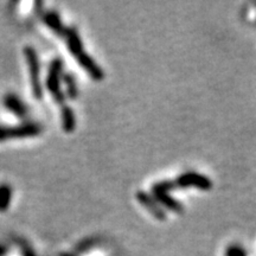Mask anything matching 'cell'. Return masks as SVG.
I'll list each match as a JSON object with an SVG mask.
<instances>
[{"label": "cell", "mask_w": 256, "mask_h": 256, "mask_svg": "<svg viewBox=\"0 0 256 256\" xmlns=\"http://www.w3.org/2000/svg\"><path fill=\"white\" fill-rule=\"evenodd\" d=\"M62 75H63V62L62 60L55 58L50 63L49 72H48L46 78V87L49 92L55 98V101L60 106L66 104V95L62 92L60 84H62Z\"/></svg>", "instance_id": "cell-1"}, {"label": "cell", "mask_w": 256, "mask_h": 256, "mask_svg": "<svg viewBox=\"0 0 256 256\" xmlns=\"http://www.w3.org/2000/svg\"><path fill=\"white\" fill-rule=\"evenodd\" d=\"M24 55L28 66V72H30L32 92H34V98L40 100L43 98V86H42L40 81V64L38 55L32 46H25Z\"/></svg>", "instance_id": "cell-2"}, {"label": "cell", "mask_w": 256, "mask_h": 256, "mask_svg": "<svg viewBox=\"0 0 256 256\" xmlns=\"http://www.w3.org/2000/svg\"><path fill=\"white\" fill-rule=\"evenodd\" d=\"M42 133V126L34 122H28L16 127L0 126V142L14 138H32Z\"/></svg>", "instance_id": "cell-3"}, {"label": "cell", "mask_w": 256, "mask_h": 256, "mask_svg": "<svg viewBox=\"0 0 256 256\" xmlns=\"http://www.w3.org/2000/svg\"><path fill=\"white\" fill-rule=\"evenodd\" d=\"M174 185V188H197L200 190L209 191L212 188V182L210 178L197 172H185L176 178Z\"/></svg>", "instance_id": "cell-4"}, {"label": "cell", "mask_w": 256, "mask_h": 256, "mask_svg": "<svg viewBox=\"0 0 256 256\" xmlns=\"http://www.w3.org/2000/svg\"><path fill=\"white\" fill-rule=\"evenodd\" d=\"M74 57H75V60H78L80 66H81L82 68L89 74V76H90L92 80H95V81H102V80L104 78V70L98 66V64L96 63L84 50L81 51V52H78V55Z\"/></svg>", "instance_id": "cell-5"}, {"label": "cell", "mask_w": 256, "mask_h": 256, "mask_svg": "<svg viewBox=\"0 0 256 256\" xmlns=\"http://www.w3.org/2000/svg\"><path fill=\"white\" fill-rule=\"evenodd\" d=\"M136 200L142 206H144L148 211L150 214H152L156 220H166V212L162 206H159V203L153 198L151 194H146L144 191H139L136 194Z\"/></svg>", "instance_id": "cell-6"}, {"label": "cell", "mask_w": 256, "mask_h": 256, "mask_svg": "<svg viewBox=\"0 0 256 256\" xmlns=\"http://www.w3.org/2000/svg\"><path fill=\"white\" fill-rule=\"evenodd\" d=\"M153 194V198L158 202L159 204H162V206H165L166 209H170L174 212L177 214H182L184 211V206L178 202L177 200H174L171 194H168V191H159V190H152Z\"/></svg>", "instance_id": "cell-7"}, {"label": "cell", "mask_w": 256, "mask_h": 256, "mask_svg": "<svg viewBox=\"0 0 256 256\" xmlns=\"http://www.w3.org/2000/svg\"><path fill=\"white\" fill-rule=\"evenodd\" d=\"M4 106L6 110L14 113L16 116L20 118V119H23L28 115L26 106L16 94H6L4 98Z\"/></svg>", "instance_id": "cell-8"}, {"label": "cell", "mask_w": 256, "mask_h": 256, "mask_svg": "<svg viewBox=\"0 0 256 256\" xmlns=\"http://www.w3.org/2000/svg\"><path fill=\"white\" fill-rule=\"evenodd\" d=\"M43 22L46 23V26L49 28L51 31L55 32L56 34H58L60 37L64 36V32H66V28L63 25L58 14H56V12L54 11L46 12V14L43 16Z\"/></svg>", "instance_id": "cell-9"}, {"label": "cell", "mask_w": 256, "mask_h": 256, "mask_svg": "<svg viewBox=\"0 0 256 256\" xmlns=\"http://www.w3.org/2000/svg\"><path fill=\"white\" fill-rule=\"evenodd\" d=\"M60 118H62V127L66 133H72L76 128V118L74 110L68 106L64 104L60 110Z\"/></svg>", "instance_id": "cell-10"}, {"label": "cell", "mask_w": 256, "mask_h": 256, "mask_svg": "<svg viewBox=\"0 0 256 256\" xmlns=\"http://www.w3.org/2000/svg\"><path fill=\"white\" fill-rule=\"evenodd\" d=\"M62 81L66 83V96H68L70 100H75L78 95V83H76V80L74 78L72 74H64Z\"/></svg>", "instance_id": "cell-11"}, {"label": "cell", "mask_w": 256, "mask_h": 256, "mask_svg": "<svg viewBox=\"0 0 256 256\" xmlns=\"http://www.w3.org/2000/svg\"><path fill=\"white\" fill-rule=\"evenodd\" d=\"M12 188L8 184H0V212H5L11 206Z\"/></svg>", "instance_id": "cell-12"}, {"label": "cell", "mask_w": 256, "mask_h": 256, "mask_svg": "<svg viewBox=\"0 0 256 256\" xmlns=\"http://www.w3.org/2000/svg\"><path fill=\"white\" fill-rule=\"evenodd\" d=\"M5 252H6V249L2 247V246H0V256H2L5 254Z\"/></svg>", "instance_id": "cell-13"}]
</instances>
